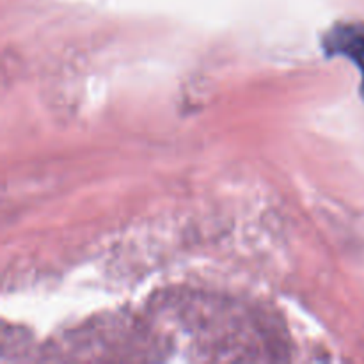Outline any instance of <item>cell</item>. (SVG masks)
Returning <instances> with one entry per match:
<instances>
[{
    "label": "cell",
    "instance_id": "6da1fadb",
    "mask_svg": "<svg viewBox=\"0 0 364 364\" xmlns=\"http://www.w3.org/2000/svg\"><path fill=\"white\" fill-rule=\"evenodd\" d=\"M323 48H326V53H329V55L340 53V55L348 57V59L358 64L359 70H361V92L364 96V25H336L323 39Z\"/></svg>",
    "mask_w": 364,
    "mask_h": 364
}]
</instances>
